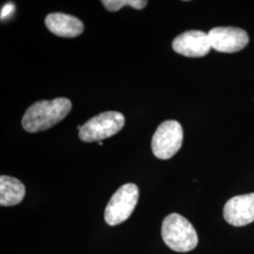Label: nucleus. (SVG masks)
I'll use <instances>...</instances> for the list:
<instances>
[{"label":"nucleus","instance_id":"1","mask_svg":"<svg viewBox=\"0 0 254 254\" xmlns=\"http://www.w3.org/2000/svg\"><path fill=\"white\" fill-rule=\"evenodd\" d=\"M71 109L72 102L68 98L39 101L26 111L22 119V127L28 133L45 131L63 121Z\"/></svg>","mask_w":254,"mask_h":254},{"label":"nucleus","instance_id":"2","mask_svg":"<svg viewBox=\"0 0 254 254\" xmlns=\"http://www.w3.org/2000/svg\"><path fill=\"white\" fill-rule=\"evenodd\" d=\"M161 236L165 244L177 253H188L198 245V235L190 222L177 213L164 218Z\"/></svg>","mask_w":254,"mask_h":254},{"label":"nucleus","instance_id":"3","mask_svg":"<svg viewBox=\"0 0 254 254\" xmlns=\"http://www.w3.org/2000/svg\"><path fill=\"white\" fill-rule=\"evenodd\" d=\"M125 124L126 118L121 112L106 111L85 123L78 132V136L84 142H99L116 135L125 127Z\"/></svg>","mask_w":254,"mask_h":254},{"label":"nucleus","instance_id":"4","mask_svg":"<svg viewBox=\"0 0 254 254\" xmlns=\"http://www.w3.org/2000/svg\"><path fill=\"white\" fill-rule=\"evenodd\" d=\"M139 197L135 184H126L116 191L105 210V220L110 226L119 225L129 218L136 207Z\"/></svg>","mask_w":254,"mask_h":254},{"label":"nucleus","instance_id":"5","mask_svg":"<svg viewBox=\"0 0 254 254\" xmlns=\"http://www.w3.org/2000/svg\"><path fill=\"white\" fill-rule=\"evenodd\" d=\"M184 132L181 125L173 120L165 121L157 127L152 139V151L159 159H170L183 143Z\"/></svg>","mask_w":254,"mask_h":254},{"label":"nucleus","instance_id":"6","mask_svg":"<svg viewBox=\"0 0 254 254\" xmlns=\"http://www.w3.org/2000/svg\"><path fill=\"white\" fill-rule=\"evenodd\" d=\"M211 47L221 53H236L249 44V35L244 29L235 27H218L208 32Z\"/></svg>","mask_w":254,"mask_h":254},{"label":"nucleus","instance_id":"7","mask_svg":"<svg viewBox=\"0 0 254 254\" xmlns=\"http://www.w3.org/2000/svg\"><path fill=\"white\" fill-rule=\"evenodd\" d=\"M173 49L178 54L189 58H201L212 49L208 33L200 30H189L176 37Z\"/></svg>","mask_w":254,"mask_h":254},{"label":"nucleus","instance_id":"8","mask_svg":"<svg viewBox=\"0 0 254 254\" xmlns=\"http://www.w3.org/2000/svg\"><path fill=\"white\" fill-rule=\"evenodd\" d=\"M223 216L229 224L236 227L254 222V192L231 198L224 205Z\"/></svg>","mask_w":254,"mask_h":254},{"label":"nucleus","instance_id":"9","mask_svg":"<svg viewBox=\"0 0 254 254\" xmlns=\"http://www.w3.org/2000/svg\"><path fill=\"white\" fill-rule=\"evenodd\" d=\"M46 26L55 35L65 38L79 36L84 31V24L80 19L63 12L48 14Z\"/></svg>","mask_w":254,"mask_h":254},{"label":"nucleus","instance_id":"10","mask_svg":"<svg viewBox=\"0 0 254 254\" xmlns=\"http://www.w3.org/2000/svg\"><path fill=\"white\" fill-rule=\"evenodd\" d=\"M26 194V188L22 182L7 175L0 176V204L13 206L20 203Z\"/></svg>","mask_w":254,"mask_h":254},{"label":"nucleus","instance_id":"11","mask_svg":"<svg viewBox=\"0 0 254 254\" xmlns=\"http://www.w3.org/2000/svg\"><path fill=\"white\" fill-rule=\"evenodd\" d=\"M102 4L109 11H117L126 6L136 9H144L148 2L145 0H103Z\"/></svg>","mask_w":254,"mask_h":254},{"label":"nucleus","instance_id":"12","mask_svg":"<svg viewBox=\"0 0 254 254\" xmlns=\"http://www.w3.org/2000/svg\"><path fill=\"white\" fill-rule=\"evenodd\" d=\"M14 9H15V6L12 3L6 4L1 9V19L7 18L10 16V14L14 11Z\"/></svg>","mask_w":254,"mask_h":254},{"label":"nucleus","instance_id":"13","mask_svg":"<svg viewBox=\"0 0 254 254\" xmlns=\"http://www.w3.org/2000/svg\"><path fill=\"white\" fill-rule=\"evenodd\" d=\"M98 144H99V145L100 146H103V144H104V143H103V141H99V142H98Z\"/></svg>","mask_w":254,"mask_h":254}]
</instances>
